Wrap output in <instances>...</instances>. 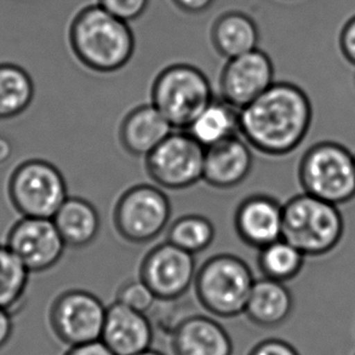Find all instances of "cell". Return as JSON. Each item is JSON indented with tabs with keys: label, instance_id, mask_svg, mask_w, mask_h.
I'll return each mask as SVG.
<instances>
[{
	"label": "cell",
	"instance_id": "obj_1",
	"mask_svg": "<svg viewBox=\"0 0 355 355\" xmlns=\"http://www.w3.org/2000/svg\"><path fill=\"white\" fill-rule=\"evenodd\" d=\"M312 120L307 92L295 83L277 80L240 110L239 134L259 153L285 157L302 144Z\"/></svg>",
	"mask_w": 355,
	"mask_h": 355
},
{
	"label": "cell",
	"instance_id": "obj_2",
	"mask_svg": "<svg viewBox=\"0 0 355 355\" xmlns=\"http://www.w3.org/2000/svg\"><path fill=\"white\" fill-rule=\"evenodd\" d=\"M73 48L83 64L98 74H113L129 63L134 38L129 24L102 6L87 10L73 27Z\"/></svg>",
	"mask_w": 355,
	"mask_h": 355
},
{
	"label": "cell",
	"instance_id": "obj_3",
	"mask_svg": "<svg viewBox=\"0 0 355 355\" xmlns=\"http://www.w3.org/2000/svg\"><path fill=\"white\" fill-rule=\"evenodd\" d=\"M345 218L335 204L301 193L283 204V238L306 257H322L340 245Z\"/></svg>",
	"mask_w": 355,
	"mask_h": 355
},
{
	"label": "cell",
	"instance_id": "obj_4",
	"mask_svg": "<svg viewBox=\"0 0 355 355\" xmlns=\"http://www.w3.org/2000/svg\"><path fill=\"white\" fill-rule=\"evenodd\" d=\"M256 278L249 264L239 256L218 254L198 268L194 290L198 302L216 317H239L244 314Z\"/></svg>",
	"mask_w": 355,
	"mask_h": 355
},
{
	"label": "cell",
	"instance_id": "obj_5",
	"mask_svg": "<svg viewBox=\"0 0 355 355\" xmlns=\"http://www.w3.org/2000/svg\"><path fill=\"white\" fill-rule=\"evenodd\" d=\"M297 178L303 193L337 207L355 198V154L335 141L311 146L300 159Z\"/></svg>",
	"mask_w": 355,
	"mask_h": 355
},
{
	"label": "cell",
	"instance_id": "obj_6",
	"mask_svg": "<svg viewBox=\"0 0 355 355\" xmlns=\"http://www.w3.org/2000/svg\"><path fill=\"white\" fill-rule=\"evenodd\" d=\"M214 97L211 79L191 64L164 68L150 83V103L175 130L187 129Z\"/></svg>",
	"mask_w": 355,
	"mask_h": 355
},
{
	"label": "cell",
	"instance_id": "obj_7",
	"mask_svg": "<svg viewBox=\"0 0 355 355\" xmlns=\"http://www.w3.org/2000/svg\"><path fill=\"white\" fill-rule=\"evenodd\" d=\"M8 197L21 217L53 218L69 196L58 166L44 159H28L10 175Z\"/></svg>",
	"mask_w": 355,
	"mask_h": 355
},
{
	"label": "cell",
	"instance_id": "obj_8",
	"mask_svg": "<svg viewBox=\"0 0 355 355\" xmlns=\"http://www.w3.org/2000/svg\"><path fill=\"white\" fill-rule=\"evenodd\" d=\"M171 212V202L162 188L139 183L120 194L113 209V225L126 243L148 244L166 230Z\"/></svg>",
	"mask_w": 355,
	"mask_h": 355
},
{
	"label": "cell",
	"instance_id": "obj_9",
	"mask_svg": "<svg viewBox=\"0 0 355 355\" xmlns=\"http://www.w3.org/2000/svg\"><path fill=\"white\" fill-rule=\"evenodd\" d=\"M205 148L186 130H173L144 158L152 182L168 191H183L202 181Z\"/></svg>",
	"mask_w": 355,
	"mask_h": 355
},
{
	"label": "cell",
	"instance_id": "obj_10",
	"mask_svg": "<svg viewBox=\"0 0 355 355\" xmlns=\"http://www.w3.org/2000/svg\"><path fill=\"white\" fill-rule=\"evenodd\" d=\"M107 307L96 295L73 288L60 293L50 308V325L60 341L74 347L101 340Z\"/></svg>",
	"mask_w": 355,
	"mask_h": 355
},
{
	"label": "cell",
	"instance_id": "obj_11",
	"mask_svg": "<svg viewBox=\"0 0 355 355\" xmlns=\"http://www.w3.org/2000/svg\"><path fill=\"white\" fill-rule=\"evenodd\" d=\"M197 270L194 254L166 240L144 254L139 278L158 301H178L192 288Z\"/></svg>",
	"mask_w": 355,
	"mask_h": 355
},
{
	"label": "cell",
	"instance_id": "obj_12",
	"mask_svg": "<svg viewBox=\"0 0 355 355\" xmlns=\"http://www.w3.org/2000/svg\"><path fill=\"white\" fill-rule=\"evenodd\" d=\"M5 245L31 274L53 268L67 248L53 218L40 217H21L15 222Z\"/></svg>",
	"mask_w": 355,
	"mask_h": 355
},
{
	"label": "cell",
	"instance_id": "obj_13",
	"mask_svg": "<svg viewBox=\"0 0 355 355\" xmlns=\"http://www.w3.org/2000/svg\"><path fill=\"white\" fill-rule=\"evenodd\" d=\"M277 82V71L267 53L256 49L251 53L231 58L217 79L218 96L236 110L261 96Z\"/></svg>",
	"mask_w": 355,
	"mask_h": 355
},
{
	"label": "cell",
	"instance_id": "obj_14",
	"mask_svg": "<svg viewBox=\"0 0 355 355\" xmlns=\"http://www.w3.org/2000/svg\"><path fill=\"white\" fill-rule=\"evenodd\" d=\"M233 223L245 245L262 249L283 238V204L267 194H252L236 207Z\"/></svg>",
	"mask_w": 355,
	"mask_h": 355
},
{
	"label": "cell",
	"instance_id": "obj_15",
	"mask_svg": "<svg viewBox=\"0 0 355 355\" xmlns=\"http://www.w3.org/2000/svg\"><path fill=\"white\" fill-rule=\"evenodd\" d=\"M100 341L114 355H137L150 348L153 325L146 313L116 301L107 307Z\"/></svg>",
	"mask_w": 355,
	"mask_h": 355
},
{
	"label": "cell",
	"instance_id": "obj_16",
	"mask_svg": "<svg viewBox=\"0 0 355 355\" xmlns=\"http://www.w3.org/2000/svg\"><path fill=\"white\" fill-rule=\"evenodd\" d=\"M240 135L205 148L202 181L216 189H232L249 178L254 154Z\"/></svg>",
	"mask_w": 355,
	"mask_h": 355
},
{
	"label": "cell",
	"instance_id": "obj_17",
	"mask_svg": "<svg viewBox=\"0 0 355 355\" xmlns=\"http://www.w3.org/2000/svg\"><path fill=\"white\" fill-rule=\"evenodd\" d=\"M173 130V125L152 103H144L125 114L119 125L118 137L125 152L146 158Z\"/></svg>",
	"mask_w": 355,
	"mask_h": 355
},
{
	"label": "cell",
	"instance_id": "obj_18",
	"mask_svg": "<svg viewBox=\"0 0 355 355\" xmlns=\"http://www.w3.org/2000/svg\"><path fill=\"white\" fill-rule=\"evenodd\" d=\"M175 355H232L233 342L226 329L211 317L192 314L173 329Z\"/></svg>",
	"mask_w": 355,
	"mask_h": 355
},
{
	"label": "cell",
	"instance_id": "obj_19",
	"mask_svg": "<svg viewBox=\"0 0 355 355\" xmlns=\"http://www.w3.org/2000/svg\"><path fill=\"white\" fill-rule=\"evenodd\" d=\"M293 296L285 283L272 279H256L244 314L250 322L264 329L283 325L291 317Z\"/></svg>",
	"mask_w": 355,
	"mask_h": 355
},
{
	"label": "cell",
	"instance_id": "obj_20",
	"mask_svg": "<svg viewBox=\"0 0 355 355\" xmlns=\"http://www.w3.org/2000/svg\"><path fill=\"white\" fill-rule=\"evenodd\" d=\"M53 221L64 244L72 249L92 245L101 230V217L96 207L80 197H68L53 215Z\"/></svg>",
	"mask_w": 355,
	"mask_h": 355
},
{
	"label": "cell",
	"instance_id": "obj_21",
	"mask_svg": "<svg viewBox=\"0 0 355 355\" xmlns=\"http://www.w3.org/2000/svg\"><path fill=\"white\" fill-rule=\"evenodd\" d=\"M186 131L204 148H209L240 135L239 110L221 97L215 96L188 125Z\"/></svg>",
	"mask_w": 355,
	"mask_h": 355
},
{
	"label": "cell",
	"instance_id": "obj_22",
	"mask_svg": "<svg viewBox=\"0 0 355 355\" xmlns=\"http://www.w3.org/2000/svg\"><path fill=\"white\" fill-rule=\"evenodd\" d=\"M35 95L33 78L15 63H0V120H9L27 111Z\"/></svg>",
	"mask_w": 355,
	"mask_h": 355
},
{
	"label": "cell",
	"instance_id": "obj_23",
	"mask_svg": "<svg viewBox=\"0 0 355 355\" xmlns=\"http://www.w3.org/2000/svg\"><path fill=\"white\" fill-rule=\"evenodd\" d=\"M214 40L218 53L226 60H231L256 50L259 33L248 16L234 12L223 16L217 22Z\"/></svg>",
	"mask_w": 355,
	"mask_h": 355
},
{
	"label": "cell",
	"instance_id": "obj_24",
	"mask_svg": "<svg viewBox=\"0 0 355 355\" xmlns=\"http://www.w3.org/2000/svg\"><path fill=\"white\" fill-rule=\"evenodd\" d=\"M304 261L306 256L282 238L259 250L257 267L263 278L288 283L302 272Z\"/></svg>",
	"mask_w": 355,
	"mask_h": 355
},
{
	"label": "cell",
	"instance_id": "obj_25",
	"mask_svg": "<svg viewBox=\"0 0 355 355\" xmlns=\"http://www.w3.org/2000/svg\"><path fill=\"white\" fill-rule=\"evenodd\" d=\"M166 236L168 243L196 256L211 246L216 228L207 217L191 214L173 221L168 226Z\"/></svg>",
	"mask_w": 355,
	"mask_h": 355
},
{
	"label": "cell",
	"instance_id": "obj_26",
	"mask_svg": "<svg viewBox=\"0 0 355 355\" xmlns=\"http://www.w3.org/2000/svg\"><path fill=\"white\" fill-rule=\"evenodd\" d=\"M29 272L9 248L0 244V308L12 312L24 298Z\"/></svg>",
	"mask_w": 355,
	"mask_h": 355
},
{
	"label": "cell",
	"instance_id": "obj_27",
	"mask_svg": "<svg viewBox=\"0 0 355 355\" xmlns=\"http://www.w3.org/2000/svg\"><path fill=\"white\" fill-rule=\"evenodd\" d=\"M283 0H214L210 10L218 17L228 14L248 16L256 27H263L279 14Z\"/></svg>",
	"mask_w": 355,
	"mask_h": 355
},
{
	"label": "cell",
	"instance_id": "obj_28",
	"mask_svg": "<svg viewBox=\"0 0 355 355\" xmlns=\"http://www.w3.org/2000/svg\"><path fill=\"white\" fill-rule=\"evenodd\" d=\"M116 301L146 314L158 302L152 290L139 278L123 284L116 291Z\"/></svg>",
	"mask_w": 355,
	"mask_h": 355
},
{
	"label": "cell",
	"instance_id": "obj_29",
	"mask_svg": "<svg viewBox=\"0 0 355 355\" xmlns=\"http://www.w3.org/2000/svg\"><path fill=\"white\" fill-rule=\"evenodd\" d=\"M148 0H101L100 6L125 22H130L142 15Z\"/></svg>",
	"mask_w": 355,
	"mask_h": 355
},
{
	"label": "cell",
	"instance_id": "obj_30",
	"mask_svg": "<svg viewBox=\"0 0 355 355\" xmlns=\"http://www.w3.org/2000/svg\"><path fill=\"white\" fill-rule=\"evenodd\" d=\"M249 355H300L296 348L288 342L279 338H269L259 342L251 349Z\"/></svg>",
	"mask_w": 355,
	"mask_h": 355
},
{
	"label": "cell",
	"instance_id": "obj_31",
	"mask_svg": "<svg viewBox=\"0 0 355 355\" xmlns=\"http://www.w3.org/2000/svg\"><path fill=\"white\" fill-rule=\"evenodd\" d=\"M340 48L342 55L348 62L355 66V16L342 28L340 35Z\"/></svg>",
	"mask_w": 355,
	"mask_h": 355
},
{
	"label": "cell",
	"instance_id": "obj_32",
	"mask_svg": "<svg viewBox=\"0 0 355 355\" xmlns=\"http://www.w3.org/2000/svg\"><path fill=\"white\" fill-rule=\"evenodd\" d=\"M64 355H114L101 341L69 347Z\"/></svg>",
	"mask_w": 355,
	"mask_h": 355
},
{
	"label": "cell",
	"instance_id": "obj_33",
	"mask_svg": "<svg viewBox=\"0 0 355 355\" xmlns=\"http://www.w3.org/2000/svg\"><path fill=\"white\" fill-rule=\"evenodd\" d=\"M14 334L12 313L0 308V349L9 343Z\"/></svg>",
	"mask_w": 355,
	"mask_h": 355
},
{
	"label": "cell",
	"instance_id": "obj_34",
	"mask_svg": "<svg viewBox=\"0 0 355 355\" xmlns=\"http://www.w3.org/2000/svg\"><path fill=\"white\" fill-rule=\"evenodd\" d=\"M175 1L182 9L197 12V11H202V10L207 9L212 4L214 0H175Z\"/></svg>",
	"mask_w": 355,
	"mask_h": 355
},
{
	"label": "cell",
	"instance_id": "obj_35",
	"mask_svg": "<svg viewBox=\"0 0 355 355\" xmlns=\"http://www.w3.org/2000/svg\"><path fill=\"white\" fill-rule=\"evenodd\" d=\"M12 152H14V148H12V144L10 142V139L0 136V164L6 163L11 158Z\"/></svg>",
	"mask_w": 355,
	"mask_h": 355
},
{
	"label": "cell",
	"instance_id": "obj_36",
	"mask_svg": "<svg viewBox=\"0 0 355 355\" xmlns=\"http://www.w3.org/2000/svg\"><path fill=\"white\" fill-rule=\"evenodd\" d=\"M137 355H165L163 354V353H160V352L158 351H154V349H147V351L142 352V353H139V354Z\"/></svg>",
	"mask_w": 355,
	"mask_h": 355
}]
</instances>
